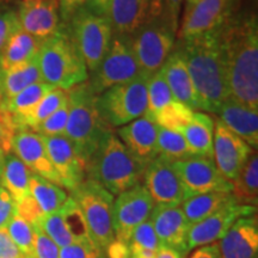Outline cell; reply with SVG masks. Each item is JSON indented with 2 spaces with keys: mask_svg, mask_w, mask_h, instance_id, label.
Returning a JSON list of instances; mask_svg holds the SVG:
<instances>
[{
  "mask_svg": "<svg viewBox=\"0 0 258 258\" xmlns=\"http://www.w3.org/2000/svg\"><path fill=\"white\" fill-rule=\"evenodd\" d=\"M220 40L230 97L258 110V21L237 11L221 27Z\"/></svg>",
  "mask_w": 258,
  "mask_h": 258,
  "instance_id": "obj_1",
  "label": "cell"
},
{
  "mask_svg": "<svg viewBox=\"0 0 258 258\" xmlns=\"http://www.w3.org/2000/svg\"><path fill=\"white\" fill-rule=\"evenodd\" d=\"M220 30L189 40L176 41L198 95L200 111L215 112L230 97L227 73L222 53Z\"/></svg>",
  "mask_w": 258,
  "mask_h": 258,
  "instance_id": "obj_2",
  "label": "cell"
},
{
  "mask_svg": "<svg viewBox=\"0 0 258 258\" xmlns=\"http://www.w3.org/2000/svg\"><path fill=\"white\" fill-rule=\"evenodd\" d=\"M111 129L99 114L97 95L88 82L69 90V120L64 137L76 147L86 167V173L93 154Z\"/></svg>",
  "mask_w": 258,
  "mask_h": 258,
  "instance_id": "obj_3",
  "label": "cell"
},
{
  "mask_svg": "<svg viewBox=\"0 0 258 258\" xmlns=\"http://www.w3.org/2000/svg\"><path fill=\"white\" fill-rule=\"evenodd\" d=\"M144 172L145 167L134 159L116 132L111 129L105 134L93 154L88 177L117 196L139 184Z\"/></svg>",
  "mask_w": 258,
  "mask_h": 258,
  "instance_id": "obj_4",
  "label": "cell"
},
{
  "mask_svg": "<svg viewBox=\"0 0 258 258\" xmlns=\"http://www.w3.org/2000/svg\"><path fill=\"white\" fill-rule=\"evenodd\" d=\"M36 59L42 80L54 88L69 91L89 80L88 67L62 24L56 34L42 42Z\"/></svg>",
  "mask_w": 258,
  "mask_h": 258,
  "instance_id": "obj_5",
  "label": "cell"
},
{
  "mask_svg": "<svg viewBox=\"0 0 258 258\" xmlns=\"http://www.w3.org/2000/svg\"><path fill=\"white\" fill-rule=\"evenodd\" d=\"M62 25L83 57L89 74L92 73L110 48L114 36L108 17L78 6Z\"/></svg>",
  "mask_w": 258,
  "mask_h": 258,
  "instance_id": "obj_6",
  "label": "cell"
},
{
  "mask_svg": "<svg viewBox=\"0 0 258 258\" xmlns=\"http://www.w3.org/2000/svg\"><path fill=\"white\" fill-rule=\"evenodd\" d=\"M71 198L82 209L93 243L105 253L109 245L115 240L112 230L114 195L97 180L86 177L71 191Z\"/></svg>",
  "mask_w": 258,
  "mask_h": 258,
  "instance_id": "obj_7",
  "label": "cell"
},
{
  "mask_svg": "<svg viewBox=\"0 0 258 258\" xmlns=\"http://www.w3.org/2000/svg\"><path fill=\"white\" fill-rule=\"evenodd\" d=\"M147 79L141 74L97 96L99 114L111 128H120L146 114Z\"/></svg>",
  "mask_w": 258,
  "mask_h": 258,
  "instance_id": "obj_8",
  "label": "cell"
},
{
  "mask_svg": "<svg viewBox=\"0 0 258 258\" xmlns=\"http://www.w3.org/2000/svg\"><path fill=\"white\" fill-rule=\"evenodd\" d=\"M131 41L140 72L148 78L163 67L173 50L177 30L163 15L134 32Z\"/></svg>",
  "mask_w": 258,
  "mask_h": 258,
  "instance_id": "obj_9",
  "label": "cell"
},
{
  "mask_svg": "<svg viewBox=\"0 0 258 258\" xmlns=\"http://www.w3.org/2000/svg\"><path fill=\"white\" fill-rule=\"evenodd\" d=\"M141 76L140 67L132 48L131 36L115 35L98 67L89 74V85L97 96L105 90L131 82Z\"/></svg>",
  "mask_w": 258,
  "mask_h": 258,
  "instance_id": "obj_10",
  "label": "cell"
},
{
  "mask_svg": "<svg viewBox=\"0 0 258 258\" xmlns=\"http://www.w3.org/2000/svg\"><path fill=\"white\" fill-rule=\"evenodd\" d=\"M240 0H199L184 9L177 40H189L218 30L239 8Z\"/></svg>",
  "mask_w": 258,
  "mask_h": 258,
  "instance_id": "obj_11",
  "label": "cell"
},
{
  "mask_svg": "<svg viewBox=\"0 0 258 258\" xmlns=\"http://www.w3.org/2000/svg\"><path fill=\"white\" fill-rule=\"evenodd\" d=\"M153 207V200L141 183L117 195L112 205L115 239L128 244L135 228L150 219Z\"/></svg>",
  "mask_w": 258,
  "mask_h": 258,
  "instance_id": "obj_12",
  "label": "cell"
},
{
  "mask_svg": "<svg viewBox=\"0 0 258 258\" xmlns=\"http://www.w3.org/2000/svg\"><path fill=\"white\" fill-rule=\"evenodd\" d=\"M186 199L212 191H232V183L221 175L213 158L191 156L172 161Z\"/></svg>",
  "mask_w": 258,
  "mask_h": 258,
  "instance_id": "obj_13",
  "label": "cell"
},
{
  "mask_svg": "<svg viewBox=\"0 0 258 258\" xmlns=\"http://www.w3.org/2000/svg\"><path fill=\"white\" fill-rule=\"evenodd\" d=\"M163 15V0H109L108 19L115 35L132 36Z\"/></svg>",
  "mask_w": 258,
  "mask_h": 258,
  "instance_id": "obj_14",
  "label": "cell"
},
{
  "mask_svg": "<svg viewBox=\"0 0 258 258\" xmlns=\"http://www.w3.org/2000/svg\"><path fill=\"white\" fill-rule=\"evenodd\" d=\"M256 213L257 207L239 203H232L219 209L203 220L190 226L186 238L188 251L218 243L235 221L241 218L256 215Z\"/></svg>",
  "mask_w": 258,
  "mask_h": 258,
  "instance_id": "obj_15",
  "label": "cell"
},
{
  "mask_svg": "<svg viewBox=\"0 0 258 258\" xmlns=\"http://www.w3.org/2000/svg\"><path fill=\"white\" fill-rule=\"evenodd\" d=\"M143 184L152 198L154 205L180 206L186 195L172 160L158 156L145 169Z\"/></svg>",
  "mask_w": 258,
  "mask_h": 258,
  "instance_id": "obj_16",
  "label": "cell"
},
{
  "mask_svg": "<svg viewBox=\"0 0 258 258\" xmlns=\"http://www.w3.org/2000/svg\"><path fill=\"white\" fill-rule=\"evenodd\" d=\"M253 152L243 139L231 132L220 120L215 121L213 160L226 179L231 183L235 180Z\"/></svg>",
  "mask_w": 258,
  "mask_h": 258,
  "instance_id": "obj_17",
  "label": "cell"
},
{
  "mask_svg": "<svg viewBox=\"0 0 258 258\" xmlns=\"http://www.w3.org/2000/svg\"><path fill=\"white\" fill-rule=\"evenodd\" d=\"M22 30L44 41L61 27L59 0H22L16 9Z\"/></svg>",
  "mask_w": 258,
  "mask_h": 258,
  "instance_id": "obj_18",
  "label": "cell"
},
{
  "mask_svg": "<svg viewBox=\"0 0 258 258\" xmlns=\"http://www.w3.org/2000/svg\"><path fill=\"white\" fill-rule=\"evenodd\" d=\"M44 146L59 175L63 188L72 191L88 177L86 167L80 159L74 145L64 135L60 137H42Z\"/></svg>",
  "mask_w": 258,
  "mask_h": 258,
  "instance_id": "obj_19",
  "label": "cell"
},
{
  "mask_svg": "<svg viewBox=\"0 0 258 258\" xmlns=\"http://www.w3.org/2000/svg\"><path fill=\"white\" fill-rule=\"evenodd\" d=\"M148 220L153 226L160 245L172 247L185 256L188 254L186 238L190 224L180 206L154 205Z\"/></svg>",
  "mask_w": 258,
  "mask_h": 258,
  "instance_id": "obj_20",
  "label": "cell"
},
{
  "mask_svg": "<svg viewBox=\"0 0 258 258\" xmlns=\"http://www.w3.org/2000/svg\"><path fill=\"white\" fill-rule=\"evenodd\" d=\"M116 134L128 152L145 169L154 158L159 156L158 125L147 116H141L131 123L117 128Z\"/></svg>",
  "mask_w": 258,
  "mask_h": 258,
  "instance_id": "obj_21",
  "label": "cell"
},
{
  "mask_svg": "<svg viewBox=\"0 0 258 258\" xmlns=\"http://www.w3.org/2000/svg\"><path fill=\"white\" fill-rule=\"evenodd\" d=\"M12 153L23 161L32 173L62 186L60 177L48 156L41 135L31 131L16 132L12 139Z\"/></svg>",
  "mask_w": 258,
  "mask_h": 258,
  "instance_id": "obj_22",
  "label": "cell"
},
{
  "mask_svg": "<svg viewBox=\"0 0 258 258\" xmlns=\"http://www.w3.org/2000/svg\"><path fill=\"white\" fill-rule=\"evenodd\" d=\"M222 258H258L257 215L237 220L218 241Z\"/></svg>",
  "mask_w": 258,
  "mask_h": 258,
  "instance_id": "obj_23",
  "label": "cell"
},
{
  "mask_svg": "<svg viewBox=\"0 0 258 258\" xmlns=\"http://www.w3.org/2000/svg\"><path fill=\"white\" fill-rule=\"evenodd\" d=\"M160 71L169 85L175 101L188 106L192 111H200L198 95L194 88L184 56L176 46Z\"/></svg>",
  "mask_w": 258,
  "mask_h": 258,
  "instance_id": "obj_24",
  "label": "cell"
},
{
  "mask_svg": "<svg viewBox=\"0 0 258 258\" xmlns=\"http://www.w3.org/2000/svg\"><path fill=\"white\" fill-rule=\"evenodd\" d=\"M226 127L238 135L252 150L258 147V110L228 97L215 112Z\"/></svg>",
  "mask_w": 258,
  "mask_h": 258,
  "instance_id": "obj_25",
  "label": "cell"
},
{
  "mask_svg": "<svg viewBox=\"0 0 258 258\" xmlns=\"http://www.w3.org/2000/svg\"><path fill=\"white\" fill-rule=\"evenodd\" d=\"M42 42L22 29L16 31L0 51V72H6L34 60Z\"/></svg>",
  "mask_w": 258,
  "mask_h": 258,
  "instance_id": "obj_26",
  "label": "cell"
},
{
  "mask_svg": "<svg viewBox=\"0 0 258 258\" xmlns=\"http://www.w3.org/2000/svg\"><path fill=\"white\" fill-rule=\"evenodd\" d=\"M215 121L206 112L195 111L191 121L180 133L188 143L192 156L213 158V137Z\"/></svg>",
  "mask_w": 258,
  "mask_h": 258,
  "instance_id": "obj_27",
  "label": "cell"
},
{
  "mask_svg": "<svg viewBox=\"0 0 258 258\" xmlns=\"http://www.w3.org/2000/svg\"><path fill=\"white\" fill-rule=\"evenodd\" d=\"M31 173V171L16 154L12 152L6 154L2 164L0 185L11 195L16 203L30 195L29 183Z\"/></svg>",
  "mask_w": 258,
  "mask_h": 258,
  "instance_id": "obj_28",
  "label": "cell"
},
{
  "mask_svg": "<svg viewBox=\"0 0 258 258\" xmlns=\"http://www.w3.org/2000/svg\"><path fill=\"white\" fill-rule=\"evenodd\" d=\"M232 203H238L232 192L212 191L186 199L182 202L180 208L191 226Z\"/></svg>",
  "mask_w": 258,
  "mask_h": 258,
  "instance_id": "obj_29",
  "label": "cell"
},
{
  "mask_svg": "<svg viewBox=\"0 0 258 258\" xmlns=\"http://www.w3.org/2000/svg\"><path fill=\"white\" fill-rule=\"evenodd\" d=\"M29 191L44 215L59 211L69 199V195L62 186L35 173H31Z\"/></svg>",
  "mask_w": 258,
  "mask_h": 258,
  "instance_id": "obj_30",
  "label": "cell"
},
{
  "mask_svg": "<svg viewBox=\"0 0 258 258\" xmlns=\"http://www.w3.org/2000/svg\"><path fill=\"white\" fill-rule=\"evenodd\" d=\"M232 195L239 205L257 207L258 202V157L253 152L249 157L239 176L232 182Z\"/></svg>",
  "mask_w": 258,
  "mask_h": 258,
  "instance_id": "obj_31",
  "label": "cell"
},
{
  "mask_svg": "<svg viewBox=\"0 0 258 258\" xmlns=\"http://www.w3.org/2000/svg\"><path fill=\"white\" fill-rule=\"evenodd\" d=\"M38 82H43V80H42L36 57L27 63L21 64V66L15 67V69L10 71H6V72H3L2 84L4 99L11 98V97L16 96L17 93L22 92L23 90Z\"/></svg>",
  "mask_w": 258,
  "mask_h": 258,
  "instance_id": "obj_32",
  "label": "cell"
},
{
  "mask_svg": "<svg viewBox=\"0 0 258 258\" xmlns=\"http://www.w3.org/2000/svg\"><path fill=\"white\" fill-rule=\"evenodd\" d=\"M69 102V91L62 89L55 88L51 90L49 93L42 98V101L35 106L34 110L24 117L17 124L16 132L18 131H34L38 124L42 123L46 118L54 114L60 106Z\"/></svg>",
  "mask_w": 258,
  "mask_h": 258,
  "instance_id": "obj_33",
  "label": "cell"
},
{
  "mask_svg": "<svg viewBox=\"0 0 258 258\" xmlns=\"http://www.w3.org/2000/svg\"><path fill=\"white\" fill-rule=\"evenodd\" d=\"M175 101L171 90L167 85L163 73L158 72L148 77L147 79V110L145 116L152 118L158 111L165 108L167 104Z\"/></svg>",
  "mask_w": 258,
  "mask_h": 258,
  "instance_id": "obj_34",
  "label": "cell"
},
{
  "mask_svg": "<svg viewBox=\"0 0 258 258\" xmlns=\"http://www.w3.org/2000/svg\"><path fill=\"white\" fill-rule=\"evenodd\" d=\"M158 152L172 161L192 156L182 133L161 127H158Z\"/></svg>",
  "mask_w": 258,
  "mask_h": 258,
  "instance_id": "obj_35",
  "label": "cell"
},
{
  "mask_svg": "<svg viewBox=\"0 0 258 258\" xmlns=\"http://www.w3.org/2000/svg\"><path fill=\"white\" fill-rule=\"evenodd\" d=\"M194 112L191 109L185 106L179 102H171L165 108L158 111L151 120L156 123L158 127L170 129V131L182 132L185 125L191 121Z\"/></svg>",
  "mask_w": 258,
  "mask_h": 258,
  "instance_id": "obj_36",
  "label": "cell"
},
{
  "mask_svg": "<svg viewBox=\"0 0 258 258\" xmlns=\"http://www.w3.org/2000/svg\"><path fill=\"white\" fill-rule=\"evenodd\" d=\"M59 211L73 241L79 243V241L92 240L82 209L71 196H69V199L66 200V202L63 203Z\"/></svg>",
  "mask_w": 258,
  "mask_h": 258,
  "instance_id": "obj_37",
  "label": "cell"
},
{
  "mask_svg": "<svg viewBox=\"0 0 258 258\" xmlns=\"http://www.w3.org/2000/svg\"><path fill=\"white\" fill-rule=\"evenodd\" d=\"M6 231L14 243L25 256H34L35 231L34 226L23 218L16 214L6 226Z\"/></svg>",
  "mask_w": 258,
  "mask_h": 258,
  "instance_id": "obj_38",
  "label": "cell"
},
{
  "mask_svg": "<svg viewBox=\"0 0 258 258\" xmlns=\"http://www.w3.org/2000/svg\"><path fill=\"white\" fill-rule=\"evenodd\" d=\"M34 227L41 228L60 249L73 243L72 237H71L70 232L67 231L60 211L44 215L40 224L34 226Z\"/></svg>",
  "mask_w": 258,
  "mask_h": 258,
  "instance_id": "obj_39",
  "label": "cell"
},
{
  "mask_svg": "<svg viewBox=\"0 0 258 258\" xmlns=\"http://www.w3.org/2000/svg\"><path fill=\"white\" fill-rule=\"evenodd\" d=\"M160 243L150 220L139 225L128 241L129 250H146L157 252Z\"/></svg>",
  "mask_w": 258,
  "mask_h": 258,
  "instance_id": "obj_40",
  "label": "cell"
},
{
  "mask_svg": "<svg viewBox=\"0 0 258 258\" xmlns=\"http://www.w3.org/2000/svg\"><path fill=\"white\" fill-rule=\"evenodd\" d=\"M67 120H69V102L60 106L54 114L38 124L32 132L41 137H60L64 135Z\"/></svg>",
  "mask_w": 258,
  "mask_h": 258,
  "instance_id": "obj_41",
  "label": "cell"
},
{
  "mask_svg": "<svg viewBox=\"0 0 258 258\" xmlns=\"http://www.w3.org/2000/svg\"><path fill=\"white\" fill-rule=\"evenodd\" d=\"M60 258H106L105 253L92 240L79 241L60 249Z\"/></svg>",
  "mask_w": 258,
  "mask_h": 258,
  "instance_id": "obj_42",
  "label": "cell"
},
{
  "mask_svg": "<svg viewBox=\"0 0 258 258\" xmlns=\"http://www.w3.org/2000/svg\"><path fill=\"white\" fill-rule=\"evenodd\" d=\"M35 258H60V247L41 228L34 227Z\"/></svg>",
  "mask_w": 258,
  "mask_h": 258,
  "instance_id": "obj_43",
  "label": "cell"
},
{
  "mask_svg": "<svg viewBox=\"0 0 258 258\" xmlns=\"http://www.w3.org/2000/svg\"><path fill=\"white\" fill-rule=\"evenodd\" d=\"M16 212L19 217L30 222L32 226H37L44 217L43 212L38 207L36 201L31 198V195L27 196L21 202L16 203Z\"/></svg>",
  "mask_w": 258,
  "mask_h": 258,
  "instance_id": "obj_44",
  "label": "cell"
},
{
  "mask_svg": "<svg viewBox=\"0 0 258 258\" xmlns=\"http://www.w3.org/2000/svg\"><path fill=\"white\" fill-rule=\"evenodd\" d=\"M21 29L17 12L16 10H10L0 14V51L9 41V38Z\"/></svg>",
  "mask_w": 258,
  "mask_h": 258,
  "instance_id": "obj_45",
  "label": "cell"
},
{
  "mask_svg": "<svg viewBox=\"0 0 258 258\" xmlns=\"http://www.w3.org/2000/svg\"><path fill=\"white\" fill-rule=\"evenodd\" d=\"M15 133V129L8 118L0 114V160L4 159L6 154L12 152V139Z\"/></svg>",
  "mask_w": 258,
  "mask_h": 258,
  "instance_id": "obj_46",
  "label": "cell"
},
{
  "mask_svg": "<svg viewBox=\"0 0 258 258\" xmlns=\"http://www.w3.org/2000/svg\"><path fill=\"white\" fill-rule=\"evenodd\" d=\"M16 214V202L6 190L0 186V228H5Z\"/></svg>",
  "mask_w": 258,
  "mask_h": 258,
  "instance_id": "obj_47",
  "label": "cell"
},
{
  "mask_svg": "<svg viewBox=\"0 0 258 258\" xmlns=\"http://www.w3.org/2000/svg\"><path fill=\"white\" fill-rule=\"evenodd\" d=\"M24 254L11 239L5 228H0V258H23Z\"/></svg>",
  "mask_w": 258,
  "mask_h": 258,
  "instance_id": "obj_48",
  "label": "cell"
},
{
  "mask_svg": "<svg viewBox=\"0 0 258 258\" xmlns=\"http://www.w3.org/2000/svg\"><path fill=\"white\" fill-rule=\"evenodd\" d=\"M184 0H163L164 17L170 22L175 30L178 31L179 18Z\"/></svg>",
  "mask_w": 258,
  "mask_h": 258,
  "instance_id": "obj_49",
  "label": "cell"
},
{
  "mask_svg": "<svg viewBox=\"0 0 258 258\" xmlns=\"http://www.w3.org/2000/svg\"><path fill=\"white\" fill-rule=\"evenodd\" d=\"M78 6H83L97 15L108 17L109 0H78Z\"/></svg>",
  "mask_w": 258,
  "mask_h": 258,
  "instance_id": "obj_50",
  "label": "cell"
},
{
  "mask_svg": "<svg viewBox=\"0 0 258 258\" xmlns=\"http://www.w3.org/2000/svg\"><path fill=\"white\" fill-rule=\"evenodd\" d=\"M189 258H222L219 250L218 243H213L205 246H200L194 250Z\"/></svg>",
  "mask_w": 258,
  "mask_h": 258,
  "instance_id": "obj_51",
  "label": "cell"
},
{
  "mask_svg": "<svg viewBox=\"0 0 258 258\" xmlns=\"http://www.w3.org/2000/svg\"><path fill=\"white\" fill-rule=\"evenodd\" d=\"M106 258H129L128 244L114 240L105 250Z\"/></svg>",
  "mask_w": 258,
  "mask_h": 258,
  "instance_id": "obj_52",
  "label": "cell"
},
{
  "mask_svg": "<svg viewBox=\"0 0 258 258\" xmlns=\"http://www.w3.org/2000/svg\"><path fill=\"white\" fill-rule=\"evenodd\" d=\"M61 23H64L70 19L76 9L78 8V0H59Z\"/></svg>",
  "mask_w": 258,
  "mask_h": 258,
  "instance_id": "obj_53",
  "label": "cell"
},
{
  "mask_svg": "<svg viewBox=\"0 0 258 258\" xmlns=\"http://www.w3.org/2000/svg\"><path fill=\"white\" fill-rule=\"evenodd\" d=\"M156 258H185V254L172 249V247L160 245L159 249L157 251Z\"/></svg>",
  "mask_w": 258,
  "mask_h": 258,
  "instance_id": "obj_54",
  "label": "cell"
},
{
  "mask_svg": "<svg viewBox=\"0 0 258 258\" xmlns=\"http://www.w3.org/2000/svg\"><path fill=\"white\" fill-rule=\"evenodd\" d=\"M22 0H0V14L10 10H16Z\"/></svg>",
  "mask_w": 258,
  "mask_h": 258,
  "instance_id": "obj_55",
  "label": "cell"
},
{
  "mask_svg": "<svg viewBox=\"0 0 258 258\" xmlns=\"http://www.w3.org/2000/svg\"><path fill=\"white\" fill-rule=\"evenodd\" d=\"M196 2H199V0H184V9H188L190 8V6H192L194 4H195Z\"/></svg>",
  "mask_w": 258,
  "mask_h": 258,
  "instance_id": "obj_56",
  "label": "cell"
},
{
  "mask_svg": "<svg viewBox=\"0 0 258 258\" xmlns=\"http://www.w3.org/2000/svg\"><path fill=\"white\" fill-rule=\"evenodd\" d=\"M4 99V95H3V84H2V73H0V103Z\"/></svg>",
  "mask_w": 258,
  "mask_h": 258,
  "instance_id": "obj_57",
  "label": "cell"
},
{
  "mask_svg": "<svg viewBox=\"0 0 258 258\" xmlns=\"http://www.w3.org/2000/svg\"><path fill=\"white\" fill-rule=\"evenodd\" d=\"M3 160H4V159H3ZM3 160H0V172H2V164H3ZM0 186H2V185H0Z\"/></svg>",
  "mask_w": 258,
  "mask_h": 258,
  "instance_id": "obj_58",
  "label": "cell"
},
{
  "mask_svg": "<svg viewBox=\"0 0 258 258\" xmlns=\"http://www.w3.org/2000/svg\"><path fill=\"white\" fill-rule=\"evenodd\" d=\"M23 258H35V257L34 256H25V254H24Z\"/></svg>",
  "mask_w": 258,
  "mask_h": 258,
  "instance_id": "obj_59",
  "label": "cell"
}]
</instances>
